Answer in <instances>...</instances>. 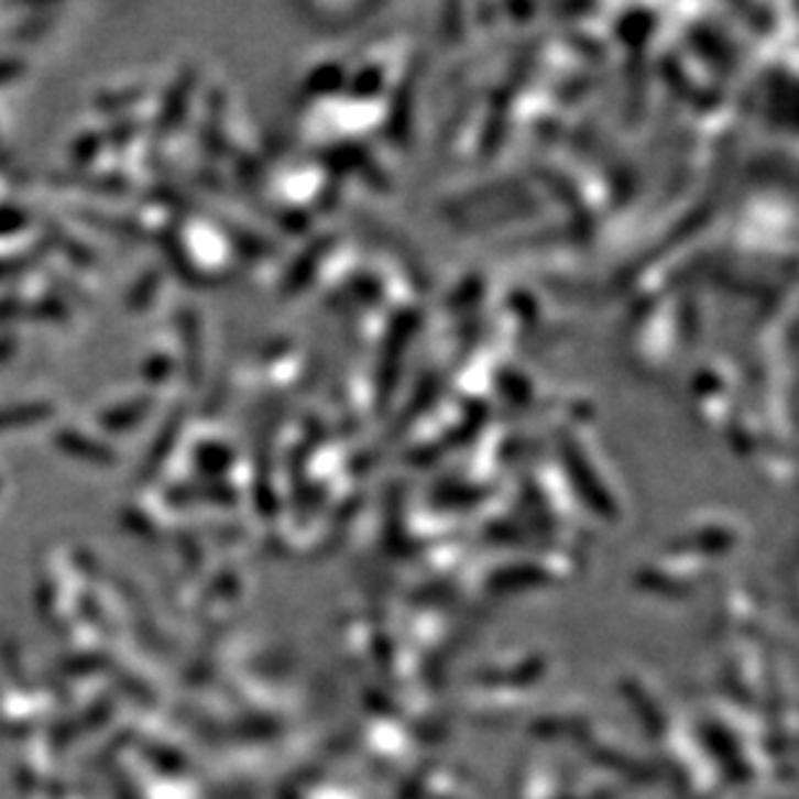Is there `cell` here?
Wrapping results in <instances>:
<instances>
[{
  "mask_svg": "<svg viewBox=\"0 0 799 799\" xmlns=\"http://www.w3.org/2000/svg\"><path fill=\"white\" fill-rule=\"evenodd\" d=\"M55 446L63 450L65 456L76 458V461L91 463V466H114L117 453L107 442L88 438L86 433L70 430V427H63V430L55 433Z\"/></svg>",
  "mask_w": 799,
  "mask_h": 799,
  "instance_id": "1",
  "label": "cell"
},
{
  "mask_svg": "<svg viewBox=\"0 0 799 799\" xmlns=\"http://www.w3.org/2000/svg\"><path fill=\"white\" fill-rule=\"evenodd\" d=\"M182 425H184V412L176 409L172 412V417H168L164 422V427H161L158 438L153 440V446L147 448V456L143 466L138 469V477L140 482H147V479H153L155 473H158L161 469H164L168 458H172L174 448H176V440H179L182 435Z\"/></svg>",
  "mask_w": 799,
  "mask_h": 799,
  "instance_id": "2",
  "label": "cell"
},
{
  "mask_svg": "<svg viewBox=\"0 0 799 799\" xmlns=\"http://www.w3.org/2000/svg\"><path fill=\"white\" fill-rule=\"evenodd\" d=\"M191 88H195V70H184L166 91L164 107H161V117H158V132H164L166 135V132L179 128L184 117H187Z\"/></svg>",
  "mask_w": 799,
  "mask_h": 799,
  "instance_id": "3",
  "label": "cell"
},
{
  "mask_svg": "<svg viewBox=\"0 0 799 799\" xmlns=\"http://www.w3.org/2000/svg\"><path fill=\"white\" fill-rule=\"evenodd\" d=\"M179 329L184 342V368L191 383L203 379V327L191 308H184L179 314Z\"/></svg>",
  "mask_w": 799,
  "mask_h": 799,
  "instance_id": "4",
  "label": "cell"
},
{
  "mask_svg": "<svg viewBox=\"0 0 799 799\" xmlns=\"http://www.w3.org/2000/svg\"><path fill=\"white\" fill-rule=\"evenodd\" d=\"M153 409V398L140 396V398H130V402L117 404L112 409L101 412L99 414V425L101 430L107 433H128L132 427H138L147 414Z\"/></svg>",
  "mask_w": 799,
  "mask_h": 799,
  "instance_id": "5",
  "label": "cell"
},
{
  "mask_svg": "<svg viewBox=\"0 0 799 799\" xmlns=\"http://www.w3.org/2000/svg\"><path fill=\"white\" fill-rule=\"evenodd\" d=\"M52 412L55 409H52L50 402H21V404L0 406V433L42 425V422H47L52 417Z\"/></svg>",
  "mask_w": 799,
  "mask_h": 799,
  "instance_id": "6",
  "label": "cell"
},
{
  "mask_svg": "<svg viewBox=\"0 0 799 799\" xmlns=\"http://www.w3.org/2000/svg\"><path fill=\"white\" fill-rule=\"evenodd\" d=\"M191 461H195V469L199 473H205V477H226V471L231 469L236 461V453L233 448L226 446V442L205 440L195 448Z\"/></svg>",
  "mask_w": 799,
  "mask_h": 799,
  "instance_id": "7",
  "label": "cell"
},
{
  "mask_svg": "<svg viewBox=\"0 0 799 799\" xmlns=\"http://www.w3.org/2000/svg\"><path fill=\"white\" fill-rule=\"evenodd\" d=\"M161 285V272H145L143 277L132 285V291L128 295V308L130 310H145L151 306V300L155 298V291Z\"/></svg>",
  "mask_w": 799,
  "mask_h": 799,
  "instance_id": "8",
  "label": "cell"
},
{
  "mask_svg": "<svg viewBox=\"0 0 799 799\" xmlns=\"http://www.w3.org/2000/svg\"><path fill=\"white\" fill-rule=\"evenodd\" d=\"M29 226V212L19 205H0V239L17 236Z\"/></svg>",
  "mask_w": 799,
  "mask_h": 799,
  "instance_id": "9",
  "label": "cell"
},
{
  "mask_svg": "<svg viewBox=\"0 0 799 799\" xmlns=\"http://www.w3.org/2000/svg\"><path fill=\"white\" fill-rule=\"evenodd\" d=\"M103 147V138L96 135V132H86V135H80L76 143H73V161L80 166H88L91 161L96 158V155L101 153Z\"/></svg>",
  "mask_w": 799,
  "mask_h": 799,
  "instance_id": "10",
  "label": "cell"
},
{
  "mask_svg": "<svg viewBox=\"0 0 799 799\" xmlns=\"http://www.w3.org/2000/svg\"><path fill=\"white\" fill-rule=\"evenodd\" d=\"M174 362L166 354H153L151 360L145 362V379L151 383H164L168 375H172Z\"/></svg>",
  "mask_w": 799,
  "mask_h": 799,
  "instance_id": "11",
  "label": "cell"
},
{
  "mask_svg": "<svg viewBox=\"0 0 799 799\" xmlns=\"http://www.w3.org/2000/svg\"><path fill=\"white\" fill-rule=\"evenodd\" d=\"M19 76H24V63L21 61H9V57H0V86L11 84Z\"/></svg>",
  "mask_w": 799,
  "mask_h": 799,
  "instance_id": "12",
  "label": "cell"
},
{
  "mask_svg": "<svg viewBox=\"0 0 799 799\" xmlns=\"http://www.w3.org/2000/svg\"><path fill=\"white\" fill-rule=\"evenodd\" d=\"M26 266H29L26 259H0V283H3V280L21 275Z\"/></svg>",
  "mask_w": 799,
  "mask_h": 799,
  "instance_id": "13",
  "label": "cell"
}]
</instances>
